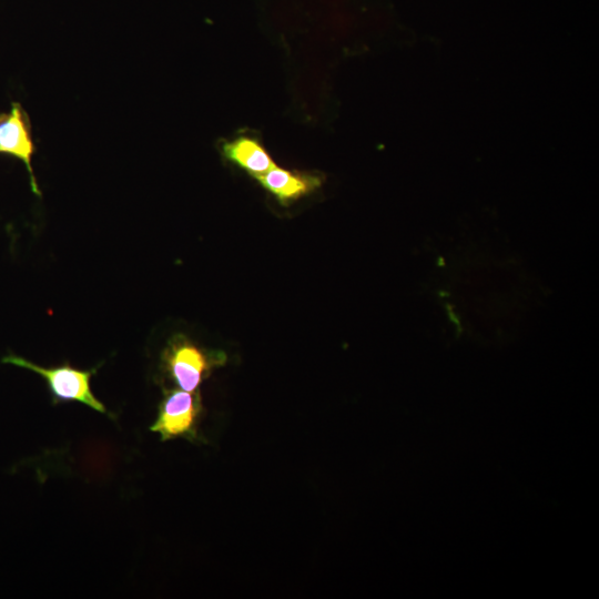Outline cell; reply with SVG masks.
I'll return each mask as SVG.
<instances>
[{"label": "cell", "instance_id": "5b68a950", "mask_svg": "<svg viewBox=\"0 0 599 599\" xmlns=\"http://www.w3.org/2000/svg\"><path fill=\"white\" fill-rule=\"evenodd\" d=\"M256 180L282 204L296 201L312 193L322 183V180L317 175L292 172L277 166L256 176Z\"/></svg>", "mask_w": 599, "mask_h": 599}, {"label": "cell", "instance_id": "8992f818", "mask_svg": "<svg viewBox=\"0 0 599 599\" xmlns=\"http://www.w3.org/2000/svg\"><path fill=\"white\" fill-rule=\"evenodd\" d=\"M221 149L227 161L255 177L276 166L258 141L248 136H238L225 142Z\"/></svg>", "mask_w": 599, "mask_h": 599}, {"label": "cell", "instance_id": "277c9868", "mask_svg": "<svg viewBox=\"0 0 599 599\" xmlns=\"http://www.w3.org/2000/svg\"><path fill=\"white\" fill-rule=\"evenodd\" d=\"M34 150L30 119L21 104L13 102L9 113L0 114V153L12 155L24 163L31 190L40 196L41 192L31 165Z\"/></svg>", "mask_w": 599, "mask_h": 599}, {"label": "cell", "instance_id": "3957f363", "mask_svg": "<svg viewBox=\"0 0 599 599\" xmlns=\"http://www.w3.org/2000/svg\"><path fill=\"white\" fill-rule=\"evenodd\" d=\"M200 410L201 400L197 394L182 389L167 390L150 430L158 433L163 441L176 437L193 438Z\"/></svg>", "mask_w": 599, "mask_h": 599}, {"label": "cell", "instance_id": "6da1fadb", "mask_svg": "<svg viewBox=\"0 0 599 599\" xmlns=\"http://www.w3.org/2000/svg\"><path fill=\"white\" fill-rule=\"evenodd\" d=\"M2 363L27 368L42 376L48 384L53 403L79 402L95 412L111 416L91 390L90 380L97 368L83 370L68 363L47 368L17 355L3 357Z\"/></svg>", "mask_w": 599, "mask_h": 599}, {"label": "cell", "instance_id": "7a4b0ae2", "mask_svg": "<svg viewBox=\"0 0 599 599\" xmlns=\"http://www.w3.org/2000/svg\"><path fill=\"white\" fill-rule=\"evenodd\" d=\"M222 362L221 354L205 352L182 335L174 336L162 354L164 372L180 389L192 393Z\"/></svg>", "mask_w": 599, "mask_h": 599}]
</instances>
